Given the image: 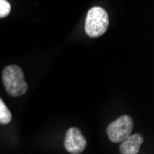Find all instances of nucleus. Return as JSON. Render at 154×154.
<instances>
[{
	"label": "nucleus",
	"instance_id": "f257e3e1",
	"mask_svg": "<svg viewBox=\"0 0 154 154\" xmlns=\"http://www.w3.org/2000/svg\"><path fill=\"white\" fill-rule=\"evenodd\" d=\"M2 80L7 92L13 97L21 96L28 90V83L24 79L22 69L17 65H10L4 68Z\"/></svg>",
	"mask_w": 154,
	"mask_h": 154
},
{
	"label": "nucleus",
	"instance_id": "f03ea898",
	"mask_svg": "<svg viewBox=\"0 0 154 154\" xmlns=\"http://www.w3.org/2000/svg\"><path fill=\"white\" fill-rule=\"evenodd\" d=\"M109 26L107 11L101 7L91 8L87 14L85 20V32L92 38L100 37L105 33Z\"/></svg>",
	"mask_w": 154,
	"mask_h": 154
},
{
	"label": "nucleus",
	"instance_id": "7ed1b4c3",
	"mask_svg": "<svg viewBox=\"0 0 154 154\" xmlns=\"http://www.w3.org/2000/svg\"><path fill=\"white\" fill-rule=\"evenodd\" d=\"M133 119L131 116L124 115L109 124L107 127V135L109 139L114 143H120L131 135L133 130Z\"/></svg>",
	"mask_w": 154,
	"mask_h": 154
},
{
	"label": "nucleus",
	"instance_id": "20e7f679",
	"mask_svg": "<svg viewBox=\"0 0 154 154\" xmlns=\"http://www.w3.org/2000/svg\"><path fill=\"white\" fill-rule=\"evenodd\" d=\"M65 149L71 154H80L87 146V140L78 128H70L66 133Z\"/></svg>",
	"mask_w": 154,
	"mask_h": 154
},
{
	"label": "nucleus",
	"instance_id": "39448f33",
	"mask_svg": "<svg viewBox=\"0 0 154 154\" xmlns=\"http://www.w3.org/2000/svg\"><path fill=\"white\" fill-rule=\"evenodd\" d=\"M143 141L144 137L141 134L130 135L120 142L119 151L121 154H137Z\"/></svg>",
	"mask_w": 154,
	"mask_h": 154
},
{
	"label": "nucleus",
	"instance_id": "423d86ee",
	"mask_svg": "<svg viewBox=\"0 0 154 154\" xmlns=\"http://www.w3.org/2000/svg\"><path fill=\"white\" fill-rule=\"evenodd\" d=\"M12 116L9 109L3 102V100L0 98V124L7 125L11 121Z\"/></svg>",
	"mask_w": 154,
	"mask_h": 154
},
{
	"label": "nucleus",
	"instance_id": "0eeeda50",
	"mask_svg": "<svg viewBox=\"0 0 154 154\" xmlns=\"http://www.w3.org/2000/svg\"><path fill=\"white\" fill-rule=\"evenodd\" d=\"M11 7L7 0H0V18H5L9 15Z\"/></svg>",
	"mask_w": 154,
	"mask_h": 154
}]
</instances>
